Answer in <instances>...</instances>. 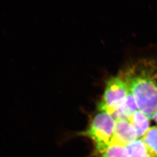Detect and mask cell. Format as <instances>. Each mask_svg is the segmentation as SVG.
I'll return each instance as SVG.
<instances>
[{"instance_id": "3957f363", "label": "cell", "mask_w": 157, "mask_h": 157, "mask_svg": "<svg viewBox=\"0 0 157 157\" xmlns=\"http://www.w3.org/2000/svg\"><path fill=\"white\" fill-rule=\"evenodd\" d=\"M115 123L111 114L99 111L94 117L89 127L82 134L94 141L95 145L110 144L114 135Z\"/></svg>"}, {"instance_id": "30bf717a", "label": "cell", "mask_w": 157, "mask_h": 157, "mask_svg": "<svg viewBox=\"0 0 157 157\" xmlns=\"http://www.w3.org/2000/svg\"><path fill=\"white\" fill-rule=\"evenodd\" d=\"M153 119H155V120L157 124V108H156V111L155 112L154 116V118Z\"/></svg>"}, {"instance_id": "ba28073f", "label": "cell", "mask_w": 157, "mask_h": 157, "mask_svg": "<svg viewBox=\"0 0 157 157\" xmlns=\"http://www.w3.org/2000/svg\"><path fill=\"white\" fill-rule=\"evenodd\" d=\"M151 157H157V127H150L141 138Z\"/></svg>"}, {"instance_id": "52a82bcc", "label": "cell", "mask_w": 157, "mask_h": 157, "mask_svg": "<svg viewBox=\"0 0 157 157\" xmlns=\"http://www.w3.org/2000/svg\"><path fill=\"white\" fill-rule=\"evenodd\" d=\"M101 157H127L126 147L116 144L95 145Z\"/></svg>"}, {"instance_id": "8992f818", "label": "cell", "mask_w": 157, "mask_h": 157, "mask_svg": "<svg viewBox=\"0 0 157 157\" xmlns=\"http://www.w3.org/2000/svg\"><path fill=\"white\" fill-rule=\"evenodd\" d=\"M150 119L140 111L135 112L129 121L136 131L138 138L143 136L150 129Z\"/></svg>"}, {"instance_id": "277c9868", "label": "cell", "mask_w": 157, "mask_h": 157, "mask_svg": "<svg viewBox=\"0 0 157 157\" xmlns=\"http://www.w3.org/2000/svg\"><path fill=\"white\" fill-rule=\"evenodd\" d=\"M138 138L136 131L129 120L116 121L114 135L111 144L126 147Z\"/></svg>"}, {"instance_id": "9c48e42d", "label": "cell", "mask_w": 157, "mask_h": 157, "mask_svg": "<svg viewBox=\"0 0 157 157\" xmlns=\"http://www.w3.org/2000/svg\"><path fill=\"white\" fill-rule=\"evenodd\" d=\"M126 148L127 157H151L141 139H138Z\"/></svg>"}, {"instance_id": "6da1fadb", "label": "cell", "mask_w": 157, "mask_h": 157, "mask_svg": "<svg viewBox=\"0 0 157 157\" xmlns=\"http://www.w3.org/2000/svg\"><path fill=\"white\" fill-rule=\"evenodd\" d=\"M119 75L134 97L138 110L150 120L153 119L157 107V59H138Z\"/></svg>"}, {"instance_id": "5b68a950", "label": "cell", "mask_w": 157, "mask_h": 157, "mask_svg": "<svg viewBox=\"0 0 157 157\" xmlns=\"http://www.w3.org/2000/svg\"><path fill=\"white\" fill-rule=\"evenodd\" d=\"M138 110V106L135 98L129 90L123 103L112 116L115 121L119 120H129L131 117Z\"/></svg>"}, {"instance_id": "7a4b0ae2", "label": "cell", "mask_w": 157, "mask_h": 157, "mask_svg": "<svg viewBox=\"0 0 157 157\" xmlns=\"http://www.w3.org/2000/svg\"><path fill=\"white\" fill-rule=\"evenodd\" d=\"M129 91L127 84L120 75L111 77L106 82L104 94L98 104V109L112 116L123 103Z\"/></svg>"}]
</instances>
